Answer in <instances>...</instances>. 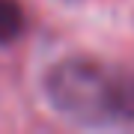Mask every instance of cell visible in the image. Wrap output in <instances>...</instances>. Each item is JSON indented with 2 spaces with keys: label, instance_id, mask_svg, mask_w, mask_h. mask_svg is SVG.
Wrapping results in <instances>:
<instances>
[{
  "label": "cell",
  "instance_id": "6da1fadb",
  "mask_svg": "<svg viewBox=\"0 0 134 134\" xmlns=\"http://www.w3.org/2000/svg\"><path fill=\"white\" fill-rule=\"evenodd\" d=\"M45 96L75 125H128L134 122V69L96 57H66L48 69Z\"/></svg>",
  "mask_w": 134,
  "mask_h": 134
},
{
  "label": "cell",
  "instance_id": "7a4b0ae2",
  "mask_svg": "<svg viewBox=\"0 0 134 134\" xmlns=\"http://www.w3.org/2000/svg\"><path fill=\"white\" fill-rule=\"evenodd\" d=\"M24 9L18 0H0V45L15 42L24 33Z\"/></svg>",
  "mask_w": 134,
  "mask_h": 134
}]
</instances>
